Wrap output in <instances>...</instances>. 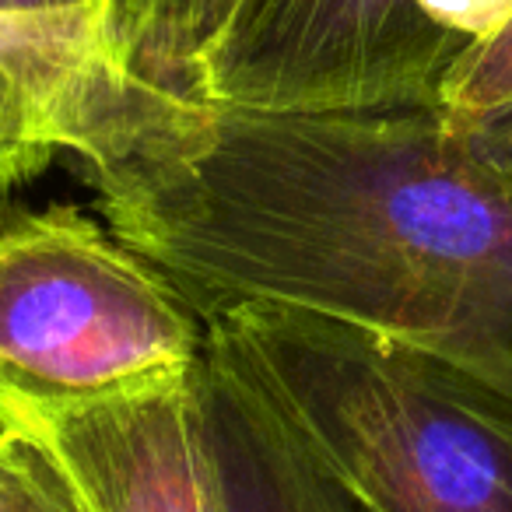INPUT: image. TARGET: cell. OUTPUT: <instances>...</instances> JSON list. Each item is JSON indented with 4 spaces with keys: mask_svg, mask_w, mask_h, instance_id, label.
Here are the masks:
<instances>
[{
    "mask_svg": "<svg viewBox=\"0 0 512 512\" xmlns=\"http://www.w3.org/2000/svg\"><path fill=\"white\" fill-rule=\"evenodd\" d=\"M106 0H0V15H57V11L102 8Z\"/></svg>",
    "mask_w": 512,
    "mask_h": 512,
    "instance_id": "30bf717a",
    "label": "cell"
},
{
    "mask_svg": "<svg viewBox=\"0 0 512 512\" xmlns=\"http://www.w3.org/2000/svg\"><path fill=\"white\" fill-rule=\"evenodd\" d=\"M512 0H242L183 95L246 113L439 109Z\"/></svg>",
    "mask_w": 512,
    "mask_h": 512,
    "instance_id": "277c9868",
    "label": "cell"
},
{
    "mask_svg": "<svg viewBox=\"0 0 512 512\" xmlns=\"http://www.w3.org/2000/svg\"><path fill=\"white\" fill-rule=\"evenodd\" d=\"M204 393L225 512H365L207 341Z\"/></svg>",
    "mask_w": 512,
    "mask_h": 512,
    "instance_id": "8992f818",
    "label": "cell"
},
{
    "mask_svg": "<svg viewBox=\"0 0 512 512\" xmlns=\"http://www.w3.org/2000/svg\"><path fill=\"white\" fill-rule=\"evenodd\" d=\"M0 512H88L74 484L43 446L0 432Z\"/></svg>",
    "mask_w": 512,
    "mask_h": 512,
    "instance_id": "9c48e42d",
    "label": "cell"
},
{
    "mask_svg": "<svg viewBox=\"0 0 512 512\" xmlns=\"http://www.w3.org/2000/svg\"><path fill=\"white\" fill-rule=\"evenodd\" d=\"M512 109V11L442 81L439 113L456 130H481Z\"/></svg>",
    "mask_w": 512,
    "mask_h": 512,
    "instance_id": "ba28073f",
    "label": "cell"
},
{
    "mask_svg": "<svg viewBox=\"0 0 512 512\" xmlns=\"http://www.w3.org/2000/svg\"><path fill=\"white\" fill-rule=\"evenodd\" d=\"M204 334L365 512H512V397L470 369L285 306L211 309Z\"/></svg>",
    "mask_w": 512,
    "mask_h": 512,
    "instance_id": "7a4b0ae2",
    "label": "cell"
},
{
    "mask_svg": "<svg viewBox=\"0 0 512 512\" xmlns=\"http://www.w3.org/2000/svg\"><path fill=\"white\" fill-rule=\"evenodd\" d=\"M74 158L200 316L302 309L512 397V158L439 109L246 113L120 74Z\"/></svg>",
    "mask_w": 512,
    "mask_h": 512,
    "instance_id": "6da1fadb",
    "label": "cell"
},
{
    "mask_svg": "<svg viewBox=\"0 0 512 512\" xmlns=\"http://www.w3.org/2000/svg\"><path fill=\"white\" fill-rule=\"evenodd\" d=\"M0 432L43 446L88 512H225L204 358L190 372L92 400H0Z\"/></svg>",
    "mask_w": 512,
    "mask_h": 512,
    "instance_id": "5b68a950",
    "label": "cell"
},
{
    "mask_svg": "<svg viewBox=\"0 0 512 512\" xmlns=\"http://www.w3.org/2000/svg\"><path fill=\"white\" fill-rule=\"evenodd\" d=\"M204 316L85 207L0 225V400L71 404L190 372Z\"/></svg>",
    "mask_w": 512,
    "mask_h": 512,
    "instance_id": "3957f363",
    "label": "cell"
},
{
    "mask_svg": "<svg viewBox=\"0 0 512 512\" xmlns=\"http://www.w3.org/2000/svg\"><path fill=\"white\" fill-rule=\"evenodd\" d=\"M242 0H106L102 43L123 78L183 92Z\"/></svg>",
    "mask_w": 512,
    "mask_h": 512,
    "instance_id": "52a82bcc",
    "label": "cell"
},
{
    "mask_svg": "<svg viewBox=\"0 0 512 512\" xmlns=\"http://www.w3.org/2000/svg\"><path fill=\"white\" fill-rule=\"evenodd\" d=\"M474 134L488 137V141L495 144V148L502 151V155H509V158H512V109H509V113L498 116V120H491L488 127L474 130Z\"/></svg>",
    "mask_w": 512,
    "mask_h": 512,
    "instance_id": "8fae6325",
    "label": "cell"
}]
</instances>
